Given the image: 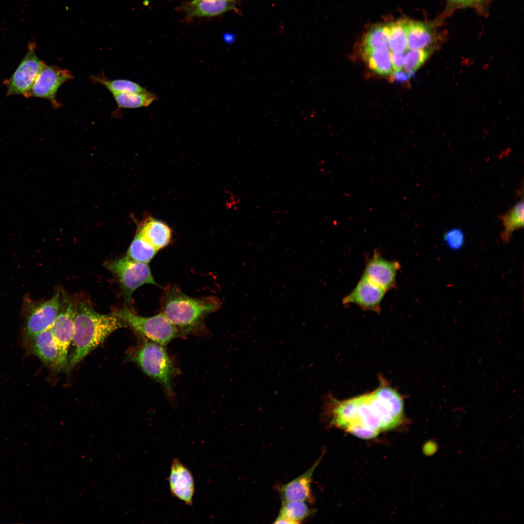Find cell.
I'll list each match as a JSON object with an SVG mask.
<instances>
[{"mask_svg":"<svg viewBox=\"0 0 524 524\" xmlns=\"http://www.w3.org/2000/svg\"><path fill=\"white\" fill-rule=\"evenodd\" d=\"M221 301L217 297L194 298L185 295L176 285L163 288L161 311L177 331L179 337L205 331V320L217 311Z\"/></svg>","mask_w":524,"mask_h":524,"instance_id":"obj_1","label":"cell"},{"mask_svg":"<svg viewBox=\"0 0 524 524\" xmlns=\"http://www.w3.org/2000/svg\"><path fill=\"white\" fill-rule=\"evenodd\" d=\"M127 326L114 312L100 314L86 303L75 311L72 339L73 350L68 360L69 370L75 366L114 331Z\"/></svg>","mask_w":524,"mask_h":524,"instance_id":"obj_2","label":"cell"},{"mask_svg":"<svg viewBox=\"0 0 524 524\" xmlns=\"http://www.w3.org/2000/svg\"><path fill=\"white\" fill-rule=\"evenodd\" d=\"M132 359L144 373L163 388L168 396H173V381L180 372L164 346L144 340Z\"/></svg>","mask_w":524,"mask_h":524,"instance_id":"obj_3","label":"cell"},{"mask_svg":"<svg viewBox=\"0 0 524 524\" xmlns=\"http://www.w3.org/2000/svg\"><path fill=\"white\" fill-rule=\"evenodd\" d=\"M114 313L144 340L165 346L179 337L176 328L162 312L150 317H143L124 308Z\"/></svg>","mask_w":524,"mask_h":524,"instance_id":"obj_4","label":"cell"},{"mask_svg":"<svg viewBox=\"0 0 524 524\" xmlns=\"http://www.w3.org/2000/svg\"><path fill=\"white\" fill-rule=\"evenodd\" d=\"M105 266L117 277L125 299L131 303L133 292L145 284L159 286L152 276L147 263L135 262L126 256L108 261Z\"/></svg>","mask_w":524,"mask_h":524,"instance_id":"obj_5","label":"cell"},{"mask_svg":"<svg viewBox=\"0 0 524 524\" xmlns=\"http://www.w3.org/2000/svg\"><path fill=\"white\" fill-rule=\"evenodd\" d=\"M60 299L59 289L50 299L41 302L25 298L23 307L25 315L23 337L26 343L51 327L58 314Z\"/></svg>","mask_w":524,"mask_h":524,"instance_id":"obj_6","label":"cell"},{"mask_svg":"<svg viewBox=\"0 0 524 524\" xmlns=\"http://www.w3.org/2000/svg\"><path fill=\"white\" fill-rule=\"evenodd\" d=\"M75 315L72 302L66 294L63 292L58 314L50 327L59 351L57 371L67 368L68 350L72 342Z\"/></svg>","mask_w":524,"mask_h":524,"instance_id":"obj_7","label":"cell"},{"mask_svg":"<svg viewBox=\"0 0 524 524\" xmlns=\"http://www.w3.org/2000/svg\"><path fill=\"white\" fill-rule=\"evenodd\" d=\"M36 43L31 41L28 51L20 64L8 79L4 82L7 96L21 95L29 98V94L40 70L46 64L35 53Z\"/></svg>","mask_w":524,"mask_h":524,"instance_id":"obj_8","label":"cell"},{"mask_svg":"<svg viewBox=\"0 0 524 524\" xmlns=\"http://www.w3.org/2000/svg\"><path fill=\"white\" fill-rule=\"evenodd\" d=\"M70 72L56 66L45 64L31 88L29 98H41L48 99L53 107L57 108L60 104L56 100V94L60 86L65 82L73 79Z\"/></svg>","mask_w":524,"mask_h":524,"instance_id":"obj_9","label":"cell"},{"mask_svg":"<svg viewBox=\"0 0 524 524\" xmlns=\"http://www.w3.org/2000/svg\"><path fill=\"white\" fill-rule=\"evenodd\" d=\"M324 414L330 425L346 430L352 425H361L358 414V397L339 401L328 395L324 399Z\"/></svg>","mask_w":524,"mask_h":524,"instance_id":"obj_10","label":"cell"},{"mask_svg":"<svg viewBox=\"0 0 524 524\" xmlns=\"http://www.w3.org/2000/svg\"><path fill=\"white\" fill-rule=\"evenodd\" d=\"M399 269L398 262L386 260L376 252L366 263L362 276L388 291L395 286Z\"/></svg>","mask_w":524,"mask_h":524,"instance_id":"obj_11","label":"cell"},{"mask_svg":"<svg viewBox=\"0 0 524 524\" xmlns=\"http://www.w3.org/2000/svg\"><path fill=\"white\" fill-rule=\"evenodd\" d=\"M387 291L362 276L353 291L343 298L344 304H353L361 309L380 311L381 303Z\"/></svg>","mask_w":524,"mask_h":524,"instance_id":"obj_12","label":"cell"},{"mask_svg":"<svg viewBox=\"0 0 524 524\" xmlns=\"http://www.w3.org/2000/svg\"><path fill=\"white\" fill-rule=\"evenodd\" d=\"M168 480L172 495L192 506L195 490L194 478L191 471L178 458L172 461Z\"/></svg>","mask_w":524,"mask_h":524,"instance_id":"obj_13","label":"cell"},{"mask_svg":"<svg viewBox=\"0 0 524 524\" xmlns=\"http://www.w3.org/2000/svg\"><path fill=\"white\" fill-rule=\"evenodd\" d=\"M322 457L303 474L278 488L281 502L305 501L311 503L313 497L311 490V482L313 473L318 465Z\"/></svg>","mask_w":524,"mask_h":524,"instance_id":"obj_14","label":"cell"},{"mask_svg":"<svg viewBox=\"0 0 524 524\" xmlns=\"http://www.w3.org/2000/svg\"><path fill=\"white\" fill-rule=\"evenodd\" d=\"M29 351L45 364L56 370L59 351L50 328L36 335L26 342Z\"/></svg>","mask_w":524,"mask_h":524,"instance_id":"obj_15","label":"cell"},{"mask_svg":"<svg viewBox=\"0 0 524 524\" xmlns=\"http://www.w3.org/2000/svg\"><path fill=\"white\" fill-rule=\"evenodd\" d=\"M408 49L411 50L432 49L436 34L431 25L423 22L409 21L406 24Z\"/></svg>","mask_w":524,"mask_h":524,"instance_id":"obj_16","label":"cell"},{"mask_svg":"<svg viewBox=\"0 0 524 524\" xmlns=\"http://www.w3.org/2000/svg\"><path fill=\"white\" fill-rule=\"evenodd\" d=\"M137 234L158 251L167 246L171 238L169 227L164 223L151 218L140 226Z\"/></svg>","mask_w":524,"mask_h":524,"instance_id":"obj_17","label":"cell"},{"mask_svg":"<svg viewBox=\"0 0 524 524\" xmlns=\"http://www.w3.org/2000/svg\"><path fill=\"white\" fill-rule=\"evenodd\" d=\"M233 4L227 0H194L182 8L190 16H213L232 9Z\"/></svg>","mask_w":524,"mask_h":524,"instance_id":"obj_18","label":"cell"},{"mask_svg":"<svg viewBox=\"0 0 524 524\" xmlns=\"http://www.w3.org/2000/svg\"><path fill=\"white\" fill-rule=\"evenodd\" d=\"M313 511L305 501L282 503L279 514L274 524H299L309 518Z\"/></svg>","mask_w":524,"mask_h":524,"instance_id":"obj_19","label":"cell"},{"mask_svg":"<svg viewBox=\"0 0 524 524\" xmlns=\"http://www.w3.org/2000/svg\"><path fill=\"white\" fill-rule=\"evenodd\" d=\"M363 57L369 68L376 73L389 76L393 74L390 52L387 48L363 49Z\"/></svg>","mask_w":524,"mask_h":524,"instance_id":"obj_20","label":"cell"},{"mask_svg":"<svg viewBox=\"0 0 524 524\" xmlns=\"http://www.w3.org/2000/svg\"><path fill=\"white\" fill-rule=\"evenodd\" d=\"M498 217L502 221L504 227L500 237L504 242L508 243L513 232L524 227L523 197L507 212Z\"/></svg>","mask_w":524,"mask_h":524,"instance_id":"obj_21","label":"cell"},{"mask_svg":"<svg viewBox=\"0 0 524 524\" xmlns=\"http://www.w3.org/2000/svg\"><path fill=\"white\" fill-rule=\"evenodd\" d=\"M373 392L377 398L396 418L403 420L404 403L396 391L383 384Z\"/></svg>","mask_w":524,"mask_h":524,"instance_id":"obj_22","label":"cell"},{"mask_svg":"<svg viewBox=\"0 0 524 524\" xmlns=\"http://www.w3.org/2000/svg\"><path fill=\"white\" fill-rule=\"evenodd\" d=\"M358 397V414L360 423L379 433L381 431L380 421L371 404L370 393Z\"/></svg>","mask_w":524,"mask_h":524,"instance_id":"obj_23","label":"cell"},{"mask_svg":"<svg viewBox=\"0 0 524 524\" xmlns=\"http://www.w3.org/2000/svg\"><path fill=\"white\" fill-rule=\"evenodd\" d=\"M112 94L118 106L124 108L147 107L157 98L148 91L143 93H116Z\"/></svg>","mask_w":524,"mask_h":524,"instance_id":"obj_24","label":"cell"},{"mask_svg":"<svg viewBox=\"0 0 524 524\" xmlns=\"http://www.w3.org/2000/svg\"><path fill=\"white\" fill-rule=\"evenodd\" d=\"M158 251L154 246L136 234L128 248L127 256L135 262L147 263Z\"/></svg>","mask_w":524,"mask_h":524,"instance_id":"obj_25","label":"cell"},{"mask_svg":"<svg viewBox=\"0 0 524 524\" xmlns=\"http://www.w3.org/2000/svg\"><path fill=\"white\" fill-rule=\"evenodd\" d=\"M406 20H399L389 24L388 48L392 52L404 53L407 50V40Z\"/></svg>","mask_w":524,"mask_h":524,"instance_id":"obj_26","label":"cell"},{"mask_svg":"<svg viewBox=\"0 0 524 524\" xmlns=\"http://www.w3.org/2000/svg\"><path fill=\"white\" fill-rule=\"evenodd\" d=\"M94 79L95 81L104 85L112 94L116 93H143L148 92L139 84L129 80H110L98 77H95Z\"/></svg>","mask_w":524,"mask_h":524,"instance_id":"obj_27","label":"cell"},{"mask_svg":"<svg viewBox=\"0 0 524 524\" xmlns=\"http://www.w3.org/2000/svg\"><path fill=\"white\" fill-rule=\"evenodd\" d=\"M389 25H378L366 34L363 41V49L377 48H388Z\"/></svg>","mask_w":524,"mask_h":524,"instance_id":"obj_28","label":"cell"},{"mask_svg":"<svg viewBox=\"0 0 524 524\" xmlns=\"http://www.w3.org/2000/svg\"><path fill=\"white\" fill-rule=\"evenodd\" d=\"M370 403L380 419L381 431L391 429L401 423V420L396 418L377 398L374 392L370 393Z\"/></svg>","mask_w":524,"mask_h":524,"instance_id":"obj_29","label":"cell"},{"mask_svg":"<svg viewBox=\"0 0 524 524\" xmlns=\"http://www.w3.org/2000/svg\"><path fill=\"white\" fill-rule=\"evenodd\" d=\"M432 50L409 49L405 54L403 67L405 71L412 74L426 61Z\"/></svg>","mask_w":524,"mask_h":524,"instance_id":"obj_30","label":"cell"},{"mask_svg":"<svg viewBox=\"0 0 524 524\" xmlns=\"http://www.w3.org/2000/svg\"><path fill=\"white\" fill-rule=\"evenodd\" d=\"M444 240L450 248L458 249L461 248L464 244V235L460 229L454 228L445 233Z\"/></svg>","mask_w":524,"mask_h":524,"instance_id":"obj_31","label":"cell"},{"mask_svg":"<svg viewBox=\"0 0 524 524\" xmlns=\"http://www.w3.org/2000/svg\"><path fill=\"white\" fill-rule=\"evenodd\" d=\"M346 431L360 438L364 439H372L378 434V432L369 429L360 424L352 425Z\"/></svg>","mask_w":524,"mask_h":524,"instance_id":"obj_32","label":"cell"},{"mask_svg":"<svg viewBox=\"0 0 524 524\" xmlns=\"http://www.w3.org/2000/svg\"><path fill=\"white\" fill-rule=\"evenodd\" d=\"M405 54L390 52V59L394 72L402 70L404 67Z\"/></svg>","mask_w":524,"mask_h":524,"instance_id":"obj_33","label":"cell"},{"mask_svg":"<svg viewBox=\"0 0 524 524\" xmlns=\"http://www.w3.org/2000/svg\"><path fill=\"white\" fill-rule=\"evenodd\" d=\"M449 4L454 7H466L472 5L470 0H447Z\"/></svg>","mask_w":524,"mask_h":524,"instance_id":"obj_34","label":"cell"},{"mask_svg":"<svg viewBox=\"0 0 524 524\" xmlns=\"http://www.w3.org/2000/svg\"><path fill=\"white\" fill-rule=\"evenodd\" d=\"M393 74V78L397 81L404 82L408 80L411 76L412 73L407 72L406 71H402V70L394 72Z\"/></svg>","mask_w":524,"mask_h":524,"instance_id":"obj_35","label":"cell"},{"mask_svg":"<svg viewBox=\"0 0 524 524\" xmlns=\"http://www.w3.org/2000/svg\"><path fill=\"white\" fill-rule=\"evenodd\" d=\"M472 5H474L475 6H480L481 4L484 3L487 0H470Z\"/></svg>","mask_w":524,"mask_h":524,"instance_id":"obj_36","label":"cell"},{"mask_svg":"<svg viewBox=\"0 0 524 524\" xmlns=\"http://www.w3.org/2000/svg\"><path fill=\"white\" fill-rule=\"evenodd\" d=\"M227 0L232 1L234 0Z\"/></svg>","mask_w":524,"mask_h":524,"instance_id":"obj_37","label":"cell"}]
</instances>
